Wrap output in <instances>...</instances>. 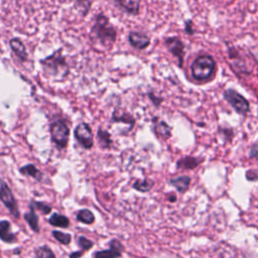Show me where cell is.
<instances>
[{
	"label": "cell",
	"mask_w": 258,
	"mask_h": 258,
	"mask_svg": "<svg viewBox=\"0 0 258 258\" xmlns=\"http://www.w3.org/2000/svg\"><path fill=\"white\" fill-rule=\"evenodd\" d=\"M91 40L98 42L104 47H111L117 37V31L111 24L109 18L103 14L96 16L95 23L91 30Z\"/></svg>",
	"instance_id": "6da1fadb"
},
{
	"label": "cell",
	"mask_w": 258,
	"mask_h": 258,
	"mask_svg": "<svg viewBox=\"0 0 258 258\" xmlns=\"http://www.w3.org/2000/svg\"><path fill=\"white\" fill-rule=\"evenodd\" d=\"M216 61L210 55L199 56L191 64V74L197 82L210 81L216 72Z\"/></svg>",
	"instance_id": "7a4b0ae2"
},
{
	"label": "cell",
	"mask_w": 258,
	"mask_h": 258,
	"mask_svg": "<svg viewBox=\"0 0 258 258\" xmlns=\"http://www.w3.org/2000/svg\"><path fill=\"white\" fill-rule=\"evenodd\" d=\"M41 64L44 69V72L48 77H61L64 78L69 74V66L66 62V59L62 55L61 50L55 51V53L41 61Z\"/></svg>",
	"instance_id": "3957f363"
},
{
	"label": "cell",
	"mask_w": 258,
	"mask_h": 258,
	"mask_svg": "<svg viewBox=\"0 0 258 258\" xmlns=\"http://www.w3.org/2000/svg\"><path fill=\"white\" fill-rule=\"evenodd\" d=\"M224 99L238 114L246 116L250 111L249 101L234 89H227L223 93Z\"/></svg>",
	"instance_id": "277c9868"
},
{
	"label": "cell",
	"mask_w": 258,
	"mask_h": 258,
	"mask_svg": "<svg viewBox=\"0 0 258 258\" xmlns=\"http://www.w3.org/2000/svg\"><path fill=\"white\" fill-rule=\"evenodd\" d=\"M50 135L54 144L60 148H64L68 145L70 136V128L66 121L59 119L50 125Z\"/></svg>",
	"instance_id": "5b68a950"
},
{
	"label": "cell",
	"mask_w": 258,
	"mask_h": 258,
	"mask_svg": "<svg viewBox=\"0 0 258 258\" xmlns=\"http://www.w3.org/2000/svg\"><path fill=\"white\" fill-rule=\"evenodd\" d=\"M0 200L3 203L5 207L9 210L10 214L15 218H19V210L17 206V201L12 194L10 188L6 184L4 179L0 177Z\"/></svg>",
	"instance_id": "8992f818"
},
{
	"label": "cell",
	"mask_w": 258,
	"mask_h": 258,
	"mask_svg": "<svg viewBox=\"0 0 258 258\" xmlns=\"http://www.w3.org/2000/svg\"><path fill=\"white\" fill-rule=\"evenodd\" d=\"M75 137L78 143L86 149L92 148L94 145V137L92 128L88 123H80L75 129Z\"/></svg>",
	"instance_id": "52a82bcc"
},
{
	"label": "cell",
	"mask_w": 258,
	"mask_h": 258,
	"mask_svg": "<svg viewBox=\"0 0 258 258\" xmlns=\"http://www.w3.org/2000/svg\"><path fill=\"white\" fill-rule=\"evenodd\" d=\"M165 47L171 51V54L177 59L178 67L183 68L185 58V45L177 36H169L164 40Z\"/></svg>",
	"instance_id": "ba28073f"
},
{
	"label": "cell",
	"mask_w": 258,
	"mask_h": 258,
	"mask_svg": "<svg viewBox=\"0 0 258 258\" xmlns=\"http://www.w3.org/2000/svg\"><path fill=\"white\" fill-rule=\"evenodd\" d=\"M109 249L97 251L93 254L94 258H119L124 250L123 245L117 239H112L109 242Z\"/></svg>",
	"instance_id": "9c48e42d"
},
{
	"label": "cell",
	"mask_w": 258,
	"mask_h": 258,
	"mask_svg": "<svg viewBox=\"0 0 258 258\" xmlns=\"http://www.w3.org/2000/svg\"><path fill=\"white\" fill-rule=\"evenodd\" d=\"M128 41L131 47L139 50L145 49L150 45V37L141 32H131L128 35Z\"/></svg>",
	"instance_id": "30bf717a"
},
{
	"label": "cell",
	"mask_w": 258,
	"mask_h": 258,
	"mask_svg": "<svg viewBox=\"0 0 258 258\" xmlns=\"http://www.w3.org/2000/svg\"><path fill=\"white\" fill-rule=\"evenodd\" d=\"M152 128L156 135L162 139H169L172 136V127L164 120L161 119L159 116H156L152 119Z\"/></svg>",
	"instance_id": "8fae6325"
},
{
	"label": "cell",
	"mask_w": 258,
	"mask_h": 258,
	"mask_svg": "<svg viewBox=\"0 0 258 258\" xmlns=\"http://www.w3.org/2000/svg\"><path fill=\"white\" fill-rule=\"evenodd\" d=\"M112 122H116V123H126L129 125V130H130L131 128H133L134 124H135V119L133 116L128 113L127 111H123L121 109H116L113 114H112V118H111Z\"/></svg>",
	"instance_id": "7c38bea8"
},
{
	"label": "cell",
	"mask_w": 258,
	"mask_h": 258,
	"mask_svg": "<svg viewBox=\"0 0 258 258\" xmlns=\"http://www.w3.org/2000/svg\"><path fill=\"white\" fill-rule=\"evenodd\" d=\"M10 48L14 51V54L20 62H27L29 59V55L27 53V48H25L23 43L19 38H12L9 43Z\"/></svg>",
	"instance_id": "4fadbf2b"
},
{
	"label": "cell",
	"mask_w": 258,
	"mask_h": 258,
	"mask_svg": "<svg viewBox=\"0 0 258 258\" xmlns=\"http://www.w3.org/2000/svg\"><path fill=\"white\" fill-rule=\"evenodd\" d=\"M0 239L5 243H15L17 240L16 234L12 233L10 222L6 220L0 222Z\"/></svg>",
	"instance_id": "5bb4252c"
},
{
	"label": "cell",
	"mask_w": 258,
	"mask_h": 258,
	"mask_svg": "<svg viewBox=\"0 0 258 258\" xmlns=\"http://www.w3.org/2000/svg\"><path fill=\"white\" fill-rule=\"evenodd\" d=\"M204 161V159H198L195 157H185L177 162V167L179 170H194Z\"/></svg>",
	"instance_id": "9a60e30c"
},
{
	"label": "cell",
	"mask_w": 258,
	"mask_h": 258,
	"mask_svg": "<svg viewBox=\"0 0 258 258\" xmlns=\"http://www.w3.org/2000/svg\"><path fill=\"white\" fill-rule=\"evenodd\" d=\"M170 184L175 187L179 193H186L191 185V177L188 176H179L170 180Z\"/></svg>",
	"instance_id": "2e32d148"
},
{
	"label": "cell",
	"mask_w": 258,
	"mask_h": 258,
	"mask_svg": "<svg viewBox=\"0 0 258 258\" xmlns=\"http://www.w3.org/2000/svg\"><path fill=\"white\" fill-rule=\"evenodd\" d=\"M19 173L21 175H23V176H28V177H33L36 180H38V182H41V180L43 179V174L36 169L34 164H32V163L20 167Z\"/></svg>",
	"instance_id": "e0dca14e"
},
{
	"label": "cell",
	"mask_w": 258,
	"mask_h": 258,
	"mask_svg": "<svg viewBox=\"0 0 258 258\" xmlns=\"http://www.w3.org/2000/svg\"><path fill=\"white\" fill-rule=\"evenodd\" d=\"M30 212L24 214V220L27 221L32 231H34L35 233L40 232V226H38V216L35 213V210L30 206Z\"/></svg>",
	"instance_id": "ac0fdd59"
},
{
	"label": "cell",
	"mask_w": 258,
	"mask_h": 258,
	"mask_svg": "<svg viewBox=\"0 0 258 258\" xmlns=\"http://www.w3.org/2000/svg\"><path fill=\"white\" fill-rule=\"evenodd\" d=\"M48 222L51 226L55 227H60V228H68L70 225L69 219L61 214H54L51 215V217L48 219Z\"/></svg>",
	"instance_id": "d6986e66"
},
{
	"label": "cell",
	"mask_w": 258,
	"mask_h": 258,
	"mask_svg": "<svg viewBox=\"0 0 258 258\" xmlns=\"http://www.w3.org/2000/svg\"><path fill=\"white\" fill-rule=\"evenodd\" d=\"M97 137H98L99 145L102 148H110L111 147L112 138H111L110 133L107 130H104V129L99 128Z\"/></svg>",
	"instance_id": "ffe728a7"
},
{
	"label": "cell",
	"mask_w": 258,
	"mask_h": 258,
	"mask_svg": "<svg viewBox=\"0 0 258 258\" xmlns=\"http://www.w3.org/2000/svg\"><path fill=\"white\" fill-rule=\"evenodd\" d=\"M153 180L150 178H145V179H136L133 183L132 187L138 192L141 193H147L153 188Z\"/></svg>",
	"instance_id": "44dd1931"
},
{
	"label": "cell",
	"mask_w": 258,
	"mask_h": 258,
	"mask_svg": "<svg viewBox=\"0 0 258 258\" xmlns=\"http://www.w3.org/2000/svg\"><path fill=\"white\" fill-rule=\"evenodd\" d=\"M77 220L81 223L91 225L95 222V216L90 210L83 209V210H80L78 214H77Z\"/></svg>",
	"instance_id": "7402d4cb"
},
{
	"label": "cell",
	"mask_w": 258,
	"mask_h": 258,
	"mask_svg": "<svg viewBox=\"0 0 258 258\" xmlns=\"http://www.w3.org/2000/svg\"><path fill=\"white\" fill-rule=\"evenodd\" d=\"M34 254L36 258H56V255L53 252V250H51L48 246H47V245L36 248Z\"/></svg>",
	"instance_id": "603a6c76"
},
{
	"label": "cell",
	"mask_w": 258,
	"mask_h": 258,
	"mask_svg": "<svg viewBox=\"0 0 258 258\" xmlns=\"http://www.w3.org/2000/svg\"><path fill=\"white\" fill-rule=\"evenodd\" d=\"M30 206H32V207L34 210L36 209V210L40 211L43 215H48L51 211V207H50V206H48V205H47V204H45L43 202H36V201L32 200L31 202V205Z\"/></svg>",
	"instance_id": "cb8c5ba5"
},
{
	"label": "cell",
	"mask_w": 258,
	"mask_h": 258,
	"mask_svg": "<svg viewBox=\"0 0 258 258\" xmlns=\"http://www.w3.org/2000/svg\"><path fill=\"white\" fill-rule=\"evenodd\" d=\"M53 236L56 240L64 245H69L72 240V236L70 234L63 233L61 231H53Z\"/></svg>",
	"instance_id": "d4e9b609"
},
{
	"label": "cell",
	"mask_w": 258,
	"mask_h": 258,
	"mask_svg": "<svg viewBox=\"0 0 258 258\" xmlns=\"http://www.w3.org/2000/svg\"><path fill=\"white\" fill-rule=\"evenodd\" d=\"M78 245L81 247V249L83 251H87V250L91 249L93 247L94 243L91 240H89L88 238H86L84 236H81V237L78 238Z\"/></svg>",
	"instance_id": "484cf974"
},
{
	"label": "cell",
	"mask_w": 258,
	"mask_h": 258,
	"mask_svg": "<svg viewBox=\"0 0 258 258\" xmlns=\"http://www.w3.org/2000/svg\"><path fill=\"white\" fill-rule=\"evenodd\" d=\"M219 131L225 137L227 141H231L234 136V131L232 128H219Z\"/></svg>",
	"instance_id": "4316f807"
},
{
	"label": "cell",
	"mask_w": 258,
	"mask_h": 258,
	"mask_svg": "<svg viewBox=\"0 0 258 258\" xmlns=\"http://www.w3.org/2000/svg\"><path fill=\"white\" fill-rule=\"evenodd\" d=\"M75 1L77 2V4H79L81 6L83 15L86 16L90 7H91V2H90V0H75Z\"/></svg>",
	"instance_id": "83f0119b"
},
{
	"label": "cell",
	"mask_w": 258,
	"mask_h": 258,
	"mask_svg": "<svg viewBox=\"0 0 258 258\" xmlns=\"http://www.w3.org/2000/svg\"><path fill=\"white\" fill-rule=\"evenodd\" d=\"M246 178L248 180H258V171L249 170L246 172Z\"/></svg>",
	"instance_id": "f1b7e54d"
},
{
	"label": "cell",
	"mask_w": 258,
	"mask_h": 258,
	"mask_svg": "<svg viewBox=\"0 0 258 258\" xmlns=\"http://www.w3.org/2000/svg\"><path fill=\"white\" fill-rule=\"evenodd\" d=\"M148 96H149L150 100L152 101L153 104L156 105L157 107H159V106L161 104V103L163 102V98H161V97H159V96H158V97H156V96L153 95V93H149V94H148Z\"/></svg>",
	"instance_id": "f546056e"
},
{
	"label": "cell",
	"mask_w": 258,
	"mask_h": 258,
	"mask_svg": "<svg viewBox=\"0 0 258 258\" xmlns=\"http://www.w3.org/2000/svg\"><path fill=\"white\" fill-rule=\"evenodd\" d=\"M249 157L251 159H258V144H255L251 146L250 152H249Z\"/></svg>",
	"instance_id": "4dcf8cb0"
},
{
	"label": "cell",
	"mask_w": 258,
	"mask_h": 258,
	"mask_svg": "<svg viewBox=\"0 0 258 258\" xmlns=\"http://www.w3.org/2000/svg\"><path fill=\"white\" fill-rule=\"evenodd\" d=\"M185 32L188 33V34H194L195 33V32H194L193 30V21L190 19L186 22V28H185Z\"/></svg>",
	"instance_id": "1f68e13d"
},
{
	"label": "cell",
	"mask_w": 258,
	"mask_h": 258,
	"mask_svg": "<svg viewBox=\"0 0 258 258\" xmlns=\"http://www.w3.org/2000/svg\"><path fill=\"white\" fill-rule=\"evenodd\" d=\"M167 200H169L171 203H175L177 201V195L175 193H170L167 195Z\"/></svg>",
	"instance_id": "d6a6232c"
},
{
	"label": "cell",
	"mask_w": 258,
	"mask_h": 258,
	"mask_svg": "<svg viewBox=\"0 0 258 258\" xmlns=\"http://www.w3.org/2000/svg\"><path fill=\"white\" fill-rule=\"evenodd\" d=\"M83 255V250L82 251H76L70 254V258H81V256Z\"/></svg>",
	"instance_id": "836d02e7"
},
{
	"label": "cell",
	"mask_w": 258,
	"mask_h": 258,
	"mask_svg": "<svg viewBox=\"0 0 258 258\" xmlns=\"http://www.w3.org/2000/svg\"><path fill=\"white\" fill-rule=\"evenodd\" d=\"M114 1H115L116 3H117V4H118V3H119V2L121 1V0H114Z\"/></svg>",
	"instance_id": "e575fe53"
}]
</instances>
